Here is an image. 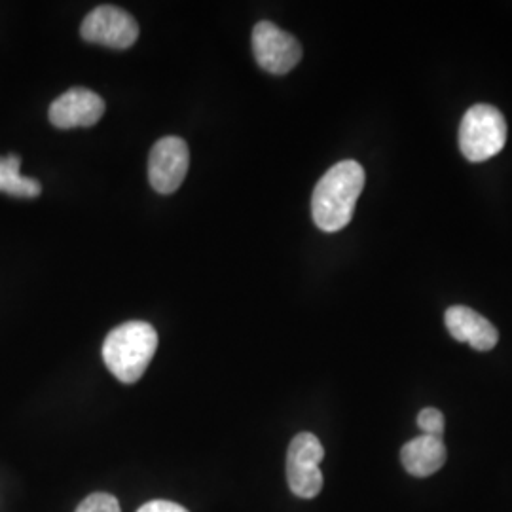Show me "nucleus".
Segmentation results:
<instances>
[{"mask_svg":"<svg viewBox=\"0 0 512 512\" xmlns=\"http://www.w3.org/2000/svg\"><path fill=\"white\" fill-rule=\"evenodd\" d=\"M365 188V169L355 160L332 165L311 196V217L319 230L334 234L348 226Z\"/></svg>","mask_w":512,"mask_h":512,"instance_id":"f257e3e1","label":"nucleus"},{"mask_svg":"<svg viewBox=\"0 0 512 512\" xmlns=\"http://www.w3.org/2000/svg\"><path fill=\"white\" fill-rule=\"evenodd\" d=\"M158 348V334L152 325L129 321L110 330L103 344V361L110 374L122 384H135L143 378Z\"/></svg>","mask_w":512,"mask_h":512,"instance_id":"f03ea898","label":"nucleus"},{"mask_svg":"<svg viewBox=\"0 0 512 512\" xmlns=\"http://www.w3.org/2000/svg\"><path fill=\"white\" fill-rule=\"evenodd\" d=\"M458 137L459 150L469 162H488L505 148L507 122L501 110L480 103L463 114Z\"/></svg>","mask_w":512,"mask_h":512,"instance_id":"7ed1b4c3","label":"nucleus"},{"mask_svg":"<svg viewBox=\"0 0 512 512\" xmlns=\"http://www.w3.org/2000/svg\"><path fill=\"white\" fill-rule=\"evenodd\" d=\"M325 458L321 440L311 433L294 437L287 452V482L296 497L313 499L323 490V473L319 463Z\"/></svg>","mask_w":512,"mask_h":512,"instance_id":"20e7f679","label":"nucleus"},{"mask_svg":"<svg viewBox=\"0 0 512 512\" xmlns=\"http://www.w3.org/2000/svg\"><path fill=\"white\" fill-rule=\"evenodd\" d=\"M80 35L92 44L128 50L139 38V25L129 12L118 6H97L82 21Z\"/></svg>","mask_w":512,"mask_h":512,"instance_id":"39448f33","label":"nucleus"},{"mask_svg":"<svg viewBox=\"0 0 512 512\" xmlns=\"http://www.w3.org/2000/svg\"><path fill=\"white\" fill-rule=\"evenodd\" d=\"M253 54L266 73L287 74L300 63L302 46L272 21H260L253 31Z\"/></svg>","mask_w":512,"mask_h":512,"instance_id":"423d86ee","label":"nucleus"},{"mask_svg":"<svg viewBox=\"0 0 512 512\" xmlns=\"http://www.w3.org/2000/svg\"><path fill=\"white\" fill-rule=\"evenodd\" d=\"M190 165V150L181 137L160 139L148 160V181L158 194H173L181 188Z\"/></svg>","mask_w":512,"mask_h":512,"instance_id":"0eeeda50","label":"nucleus"},{"mask_svg":"<svg viewBox=\"0 0 512 512\" xmlns=\"http://www.w3.org/2000/svg\"><path fill=\"white\" fill-rule=\"evenodd\" d=\"M105 114V101L86 88H73L50 105V122L57 129L92 128Z\"/></svg>","mask_w":512,"mask_h":512,"instance_id":"6e6552de","label":"nucleus"},{"mask_svg":"<svg viewBox=\"0 0 512 512\" xmlns=\"http://www.w3.org/2000/svg\"><path fill=\"white\" fill-rule=\"evenodd\" d=\"M446 329L458 342L469 344L476 351H490L497 346L499 332L478 311L471 310L467 306H452L444 315Z\"/></svg>","mask_w":512,"mask_h":512,"instance_id":"1a4fd4ad","label":"nucleus"},{"mask_svg":"<svg viewBox=\"0 0 512 512\" xmlns=\"http://www.w3.org/2000/svg\"><path fill=\"white\" fill-rule=\"evenodd\" d=\"M401 461L404 469L412 476L425 478L435 475L446 463V446L442 439L420 435L404 444Z\"/></svg>","mask_w":512,"mask_h":512,"instance_id":"9d476101","label":"nucleus"},{"mask_svg":"<svg viewBox=\"0 0 512 512\" xmlns=\"http://www.w3.org/2000/svg\"><path fill=\"white\" fill-rule=\"evenodd\" d=\"M21 158L16 154L0 158V192L14 198H37L42 186L35 179H27L19 173Z\"/></svg>","mask_w":512,"mask_h":512,"instance_id":"9b49d317","label":"nucleus"},{"mask_svg":"<svg viewBox=\"0 0 512 512\" xmlns=\"http://www.w3.org/2000/svg\"><path fill=\"white\" fill-rule=\"evenodd\" d=\"M418 427L423 435L442 439L444 435V414L437 408H423L418 414Z\"/></svg>","mask_w":512,"mask_h":512,"instance_id":"f8f14e48","label":"nucleus"},{"mask_svg":"<svg viewBox=\"0 0 512 512\" xmlns=\"http://www.w3.org/2000/svg\"><path fill=\"white\" fill-rule=\"evenodd\" d=\"M76 512H122L120 503L114 495L110 494H92L88 495Z\"/></svg>","mask_w":512,"mask_h":512,"instance_id":"ddd939ff","label":"nucleus"},{"mask_svg":"<svg viewBox=\"0 0 512 512\" xmlns=\"http://www.w3.org/2000/svg\"><path fill=\"white\" fill-rule=\"evenodd\" d=\"M137 512H188L184 507H181L179 503H173V501H165V499H154V501H148L141 509Z\"/></svg>","mask_w":512,"mask_h":512,"instance_id":"4468645a","label":"nucleus"}]
</instances>
